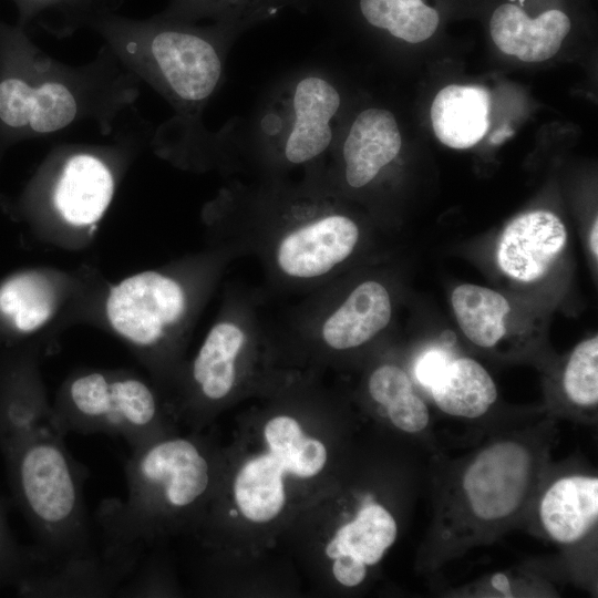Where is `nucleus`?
Wrapping results in <instances>:
<instances>
[{
  "instance_id": "obj_1",
  "label": "nucleus",
  "mask_w": 598,
  "mask_h": 598,
  "mask_svg": "<svg viewBox=\"0 0 598 598\" xmlns=\"http://www.w3.org/2000/svg\"><path fill=\"white\" fill-rule=\"evenodd\" d=\"M557 439L556 417L545 416L501 424L460 456L433 454L426 468L432 515L419 554L423 573L522 527Z\"/></svg>"
},
{
  "instance_id": "obj_2",
  "label": "nucleus",
  "mask_w": 598,
  "mask_h": 598,
  "mask_svg": "<svg viewBox=\"0 0 598 598\" xmlns=\"http://www.w3.org/2000/svg\"><path fill=\"white\" fill-rule=\"evenodd\" d=\"M343 196L318 171L300 179L260 176L221 189L212 213L229 235L226 248L252 254L278 290L315 291L354 257L362 228Z\"/></svg>"
},
{
  "instance_id": "obj_3",
  "label": "nucleus",
  "mask_w": 598,
  "mask_h": 598,
  "mask_svg": "<svg viewBox=\"0 0 598 598\" xmlns=\"http://www.w3.org/2000/svg\"><path fill=\"white\" fill-rule=\"evenodd\" d=\"M90 29L171 106L172 115L153 130L154 151L184 166L223 165L218 131L206 127L203 114L223 84L235 39L216 25L159 13L147 19L114 13Z\"/></svg>"
},
{
  "instance_id": "obj_4",
  "label": "nucleus",
  "mask_w": 598,
  "mask_h": 598,
  "mask_svg": "<svg viewBox=\"0 0 598 598\" xmlns=\"http://www.w3.org/2000/svg\"><path fill=\"white\" fill-rule=\"evenodd\" d=\"M142 84L105 43L89 62L68 64L0 20V158L18 143L85 123L110 135L134 109Z\"/></svg>"
},
{
  "instance_id": "obj_5",
  "label": "nucleus",
  "mask_w": 598,
  "mask_h": 598,
  "mask_svg": "<svg viewBox=\"0 0 598 598\" xmlns=\"http://www.w3.org/2000/svg\"><path fill=\"white\" fill-rule=\"evenodd\" d=\"M344 95L326 65L296 69L266 92L246 128L220 136L227 164L246 158L260 176L286 177L323 166L343 127Z\"/></svg>"
},
{
  "instance_id": "obj_6",
  "label": "nucleus",
  "mask_w": 598,
  "mask_h": 598,
  "mask_svg": "<svg viewBox=\"0 0 598 598\" xmlns=\"http://www.w3.org/2000/svg\"><path fill=\"white\" fill-rule=\"evenodd\" d=\"M59 429L41 431L3 454L14 498L35 544L27 573L115 561L94 544L83 496V473ZM25 575V576H27Z\"/></svg>"
},
{
  "instance_id": "obj_7",
  "label": "nucleus",
  "mask_w": 598,
  "mask_h": 598,
  "mask_svg": "<svg viewBox=\"0 0 598 598\" xmlns=\"http://www.w3.org/2000/svg\"><path fill=\"white\" fill-rule=\"evenodd\" d=\"M125 499L107 498L95 519L118 553L141 556L167 518L196 504L207 492L210 466L195 442L159 436L132 448L125 465Z\"/></svg>"
},
{
  "instance_id": "obj_8",
  "label": "nucleus",
  "mask_w": 598,
  "mask_h": 598,
  "mask_svg": "<svg viewBox=\"0 0 598 598\" xmlns=\"http://www.w3.org/2000/svg\"><path fill=\"white\" fill-rule=\"evenodd\" d=\"M64 434L121 436L131 448L158 436L159 408L141 379L104 372L74 377L53 409Z\"/></svg>"
},
{
  "instance_id": "obj_9",
  "label": "nucleus",
  "mask_w": 598,
  "mask_h": 598,
  "mask_svg": "<svg viewBox=\"0 0 598 598\" xmlns=\"http://www.w3.org/2000/svg\"><path fill=\"white\" fill-rule=\"evenodd\" d=\"M295 315L291 328L333 352H348L370 343L390 324L393 302L379 279L365 278L349 288L333 281L312 291Z\"/></svg>"
},
{
  "instance_id": "obj_10",
  "label": "nucleus",
  "mask_w": 598,
  "mask_h": 598,
  "mask_svg": "<svg viewBox=\"0 0 598 598\" xmlns=\"http://www.w3.org/2000/svg\"><path fill=\"white\" fill-rule=\"evenodd\" d=\"M192 309L183 280L161 271L133 275L107 296L105 310L112 328L130 343L151 350L183 327Z\"/></svg>"
},
{
  "instance_id": "obj_11",
  "label": "nucleus",
  "mask_w": 598,
  "mask_h": 598,
  "mask_svg": "<svg viewBox=\"0 0 598 598\" xmlns=\"http://www.w3.org/2000/svg\"><path fill=\"white\" fill-rule=\"evenodd\" d=\"M528 528L574 551L596 540L598 476L581 467L551 464L525 520Z\"/></svg>"
},
{
  "instance_id": "obj_12",
  "label": "nucleus",
  "mask_w": 598,
  "mask_h": 598,
  "mask_svg": "<svg viewBox=\"0 0 598 598\" xmlns=\"http://www.w3.org/2000/svg\"><path fill=\"white\" fill-rule=\"evenodd\" d=\"M402 136L395 115L365 107L343 126L323 166L317 169L337 193L372 185L399 156Z\"/></svg>"
},
{
  "instance_id": "obj_13",
  "label": "nucleus",
  "mask_w": 598,
  "mask_h": 598,
  "mask_svg": "<svg viewBox=\"0 0 598 598\" xmlns=\"http://www.w3.org/2000/svg\"><path fill=\"white\" fill-rule=\"evenodd\" d=\"M207 332L190 369L192 381L208 401H219L237 384L238 364L265 328L256 298L235 290Z\"/></svg>"
},
{
  "instance_id": "obj_14",
  "label": "nucleus",
  "mask_w": 598,
  "mask_h": 598,
  "mask_svg": "<svg viewBox=\"0 0 598 598\" xmlns=\"http://www.w3.org/2000/svg\"><path fill=\"white\" fill-rule=\"evenodd\" d=\"M566 243V227L556 214L528 212L505 227L498 241L497 262L506 276L532 282L548 271Z\"/></svg>"
},
{
  "instance_id": "obj_15",
  "label": "nucleus",
  "mask_w": 598,
  "mask_h": 598,
  "mask_svg": "<svg viewBox=\"0 0 598 598\" xmlns=\"http://www.w3.org/2000/svg\"><path fill=\"white\" fill-rule=\"evenodd\" d=\"M570 25L569 18L560 10L551 9L530 19L513 3L497 7L489 21L496 47L524 62H542L554 56Z\"/></svg>"
},
{
  "instance_id": "obj_16",
  "label": "nucleus",
  "mask_w": 598,
  "mask_h": 598,
  "mask_svg": "<svg viewBox=\"0 0 598 598\" xmlns=\"http://www.w3.org/2000/svg\"><path fill=\"white\" fill-rule=\"evenodd\" d=\"M491 95L478 85L443 87L431 106L436 137L446 146L464 150L477 144L488 131Z\"/></svg>"
},
{
  "instance_id": "obj_17",
  "label": "nucleus",
  "mask_w": 598,
  "mask_h": 598,
  "mask_svg": "<svg viewBox=\"0 0 598 598\" xmlns=\"http://www.w3.org/2000/svg\"><path fill=\"white\" fill-rule=\"evenodd\" d=\"M429 390L442 413L465 420L486 415L498 398L489 372L468 357L451 359Z\"/></svg>"
},
{
  "instance_id": "obj_18",
  "label": "nucleus",
  "mask_w": 598,
  "mask_h": 598,
  "mask_svg": "<svg viewBox=\"0 0 598 598\" xmlns=\"http://www.w3.org/2000/svg\"><path fill=\"white\" fill-rule=\"evenodd\" d=\"M307 11V0H168L159 14L220 28L233 39L286 9Z\"/></svg>"
},
{
  "instance_id": "obj_19",
  "label": "nucleus",
  "mask_w": 598,
  "mask_h": 598,
  "mask_svg": "<svg viewBox=\"0 0 598 598\" xmlns=\"http://www.w3.org/2000/svg\"><path fill=\"white\" fill-rule=\"evenodd\" d=\"M398 522L382 504L367 496L355 516L342 525L326 547L329 558L350 556L367 567L377 565L398 537Z\"/></svg>"
},
{
  "instance_id": "obj_20",
  "label": "nucleus",
  "mask_w": 598,
  "mask_h": 598,
  "mask_svg": "<svg viewBox=\"0 0 598 598\" xmlns=\"http://www.w3.org/2000/svg\"><path fill=\"white\" fill-rule=\"evenodd\" d=\"M370 398L385 410L389 421L399 431L422 436L431 435V413L416 393L408 372L395 363H382L369 375Z\"/></svg>"
},
{
  "instance_id": "obj_21",
  "label": "nucleus",
  "mask_w": 598,
  "mask_h": 598,
  "mask_svg": "<svg viewBox=\"0 0 598 598\" xmlns=\"http://www.w3.org/2000/svg\"><path fill=\"white\" fill-rule=\"evenodd\" d=\"M17 10L16 24L66 39L99 19L116 13L124 0H11Z\"/></svg>"
},
{
  "instance_id": "obj_22",
  "label": "nucleus",
  "mask_w": 598,
  "mask_h": 598,
  "mask_svg": "<svg viewBox=\"0 0 598 598\" xmlns=\"http://www.w3.org/2000/svg\"><path fill=\"white\" fill-rule=\"evenodd\" d=\"M451 302L460 329L475 346L492 349L505 337L511 306L498 291L463 283L453 290Z\"/></svg>"
},
{
  "instance_id": "obj_23",
  "label": "nucleus",
  "mask_w": 598,
  "mask_h": 598,
  "mask_svg": "<svg viewBox=\"0 0 598 598\" xmlns=\"http://www.w3.org/2000/svg\"><path fill=\"white\" fill-rule=\"evenodd\" d=\"M285 470L271 455L265 454L247 462L234 483V495L243 515L252 522H268L283 507Z\"/></svg>"
},
{
  "instance_id": "obj_24",
  "label": "nucleus",
  "mask_w": 598,
  "mask_h": 598,
  "mask_svg": "<svg viewBox=\"0 0 598 598\" xmlns=\"http://www.w3.org/2000/svg\"><path fill=\"white\" fill-rule=\"evenodd\" d=\"M357 6L370 27L408 43L425 41L440 22L437 11L423 0H358Z\"/></svg>"
},
{
  "instance_id": "obj_25",
  "label": "nucleus",
  "mask_w": 598,
  "mask_h": 598,
  "mask_svg": "<svg viewBox=\"0 0 598 598\" xmlns=\"http://www.w3.org/2000/svg\"><path fill=\"white\" fill-rule=\"evenodd\" d=\"M565 408L561 414L594 422L598 404V337L578 343L569 354L560 375Z\"/></svg>"
},
{
  "instance_id": "obj_26",
  "label": "nucleus",
  "mask_w": 598,
  "mask_h": 598,
  "mask_svg": "<svg viewBox=\"0 0 598 598\" xmlns=\"http://www.w3.org/2000/svg\"><path fill=\"white\" fill-rule=\"evenodd\" d=\"M54 302L51 285L35 272L17 275L0 287V313L23 333L40 329L52 316Z\"/></svg>"
},
{
  "instance_id": "obj_27",
  "label": "nucleus",
  "mask_w": 598,
  "mask_h": 598,
  "mask_svg": "<svg viewBox=\"0 0 598 598\" xmlns=\"http://www.w3.org/2000/svg\"><path fill=\"white\" fill-rule=\"evenodd\" d=\"M31 563L30 548L14 538L0 499V588L17 587L27 575Z\"/></svg>"
},
{
  "instance_id": "obj_28",
  "label": "nucleus",
  "mask_w": 598,
  "mask_h": 598,
  "mask_svg": "<svg viewBox=\"0 0 598 598\" xmlns=\"http://www.w3.org/2000/svg\"><path fill=\"white\" fill-rule=\"evenodd\" d=\"M452 358L442 349H430L415 361L414 374L420 384L431 388L433 381Z\"/></svg>"
},
{
  "instance_id": "obj_29",
  "label": "nucleus",
  "mask_w": 598,
  "mask_h": 598,
  "mask_svg": "<svg viewBox=\"0 0 598 598\" xmlns=\"http://www.w3.org/2000/svg\"><path fill=\"white\" fill-rule=\"evenodd\" d=\"M333 560L332 573L341 585L355 587L365 579L368 567L360 560L350 556H340Z\"/></svg>"
},
{
  "instance_id": "obj_30",
  "label": "nucleus",
  "mask_w": 598,
  "mask_h": 598,
  "mask_svg": "<svg viewBox=\"0 0 598 598\" xmlns=\"http://www.w3.org/2000/svg\"><path fill=\"white\" fill-rule=\"evenodd\" d=\"M597 239H598V220L596 219L594 221V225H592L591 230H590V236H589L590 250H591V252H592V255L595 256L596 259L598 257V243H597Z\"/></svg>"
}]
</instances>
